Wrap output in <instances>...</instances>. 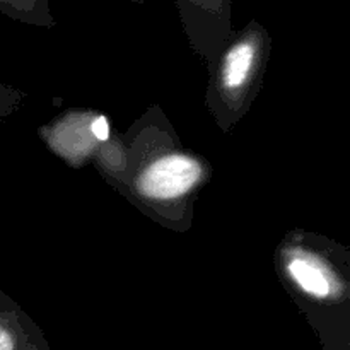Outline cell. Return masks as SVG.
<instances>
[{"mask_svg": "<svg viewBox=\"0 0 350 350\" xmlns=\"http://www.w3.org/2000/svg\"><path fill=\"white\" fill-rule=\"evenodd\" d=\"M198 161L173 154L150 164L139 178L140 193L152 200H173L188 193L202 180Z\"/></svg>", "mask_w": 350, "mask_h": 350, "instance_id": "cell-1", "label": "cell"}, {"mask_svg": "<svg viewBox=\"0 0 350 350\" xmlns=\"http://www.w3.org/2000/svg\"><path fill=\"white\" fill-rule=\"evenodd\" d=\"M0 10L14 19L26 23L53 24L48 9V0H0Z\"/></svg>", "mask_w": 350, "mask_h": 350, "instance_id": "cell-5", "label": "cell"}, {"mask_svg": "<svg viewBox=\"0 0 350 350\" xmlns=\"http://www.w3.org/2000/svg\"><path fill=\"white\" fill-rule=\"evenodd\" d=\"M91 132H92V137L98 140H106L109 137V125H108V120L103 118V116H99V118H96L94 122L91 123Z\"/></svg>", "mask_w": 350, "mask_h": 350, "instance_id": "cell-7", "label": "cell"}, {"mask_svg": "<svg viewBox=\"0 0 350 350\" xmlns=\"http://www.w3.org/2000/svg\"><path fill=\"white\" fill-rule=\"evenodd\" d=\"M0 350H44L38 344L29 342L27 335L0 310Z\"/></svg>", "mask_w": 350, "mask_h": 350, "instance_id": "cell-6", "label": "cell"}, {"mask_svg": "<svg viewBox=\"0 0 350 350\" xmlns=\"http://www.w3.org/2000/svg\"><path fill=\"white\" fill-rule=\"evenodd\" d=\"M286 267L294 282L310 296L323 299L334 294L335 286L330 270L314 255L297 250L287 256Z\"/></svg>", "mask_w": 350, "mask_h": 350, "instance_id": "cell-4", "label": "cell"}, {"mask_svg": "<svg viewBox=\"0 0 350 350\" xmlns=\"http://www.w3.org/2000/svg\"><path fill=\"white\" fill-rule=\"evenodd\" d=\"M265 41V31L258 24L252 23L241 36L229 44L221 65V81L228 91H239L248 82Z\"/></svg>", "mask_w": 350, "mask_h": 350, "instance_id": "cell-2", "label": "cell"}, {"mask_svg": "<svg viewBox=\"0 0 350 350\" xmlns=\"http://www.w3.org/2000/svg\"><path fill=\"white\" fill-rule=\"evenodd\" d=\"M132 2H140V3H142V2H147V0H132Z\"/></svg>", "mask_w": 350, "mask_h": 350, "instance_id": "cell-8", "label": "cell"}, {"mask_svg": "<svg viewBox=\"0 0 350 350\" xmlns=\"http://www.w3.org/2000/svg\"><path fill=\"white\" fill-rule=\"evenodd\" d=\"M185 26L200 43L219 40L229 27L231 0H176Z\"/></svg>", "mask_w": 350, "mask_h": 350, "instance_id": "cell-3", "label": "cell"}]
</instances>
